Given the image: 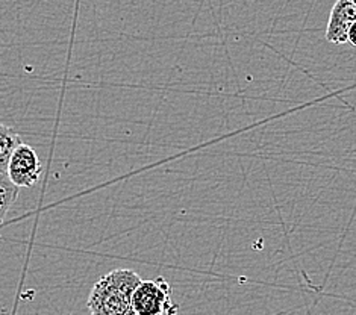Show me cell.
Here are the masks:
<instances>
[{
    "mask_svg": "<svg viewBox=\"0 0 356 315\" xmlns=\"http://www.w3.org/2000/svg\"><path fill=\"white\" fill-rule=\"evenodd\" d=\"M134 270L118 268L102 276L88 296L90 315H137L132 294L141 282Z\"/></svg>",
    "mask_w": 356,
    "mask_h": 315,
    "instance_id": "obj_1",
    "label": "cell"
},
{
    "mask_svg": "<svg viewBox=\"0 0 356 315\" xmlns=\"http://www.w3.org/2000/svg\"><path fill=\"white\" fill-rule=\"evenodd\" d=\"M347 42H350L353 47H356V22L352 24L349 32H347Z\"/></svg>",
    "mask_w": 356,
    "mask_h": 315,
    "instance_id": "obj_7",
    "label": "cell"
},
{
    "mask_svg": "<svg viewBox=\"0 0 356 315\" xmlns=\"http://www.w3.org/2000/svg\"><path fill=\"white\" fill-rule=\"evenodd\" d=\"M22 144V140L11 127L0 123V172L6 173L10 158L14 150Z\"/></svg>",
    "mask_w": 356,
    "mask_h": 315,
    "instance_id": "obj_5",
    "label": "cell"
},
{
    "mask_svg": "<svg viewBox=\"0 0 356 315\" xmlns=\"http://www.w3.org/2000/svg\"><path fill=\"white\" fill-rule=\"evenodd\" d=\"M19 186L11 182L6 173L0 172V225L3 223L8 212L19 197Z\"/></svg>",
    "mask_w": 356,
    "mask_h": 315,
    "instance_id": "obj_6",
    "label": "cell"
},
{
    "mask_svg": "<svg viewBox=\"0 0 356 315\" xmlns=\"http://www.w3.org/2000/svg\"><path fill=\"white\" fill-rule=\"evenodd\" d=\"M356 22V0H337L329 15L326 40L332 45L347 42V32Z\"/></svg>",
    "mask_w": 356,
    "mask_h": 315,
    "instance_id": "obj_4",
    "label": "cell"
},
{
    "mask_svg": "<svg viewBox=\"0 0 356 315\" xmlns=\"http://www.w3.org/2000/svg\"><path fill=\"white\" fill-rule=\"evenodd\" d=\"M137 315H176L177 305L172 299V286L164 277L141 280L132 294Z\"/></svg>",
    "mask_w": 356,
    "mask_h": 315,
    "instance_id": "obj_2",
    "label": "cell"
},
{
    "mask_svg": "<svg viewBox=\"0 0 356 315\" xmlns=\"http://www.w3.org/2000/svg\"><path fill=\"white\" fill-rule=\"evenodd\" d=\"M41 173H43V165L37 152L28 144L22 143L10 158L6 170L8 177L19 188H31L40 182Z\"/></svg>",
    "mask_w": 356,
    "mask_h": 315,
    "instance_id": "obj_3",
    "label": "cell"
}]
</instances>
